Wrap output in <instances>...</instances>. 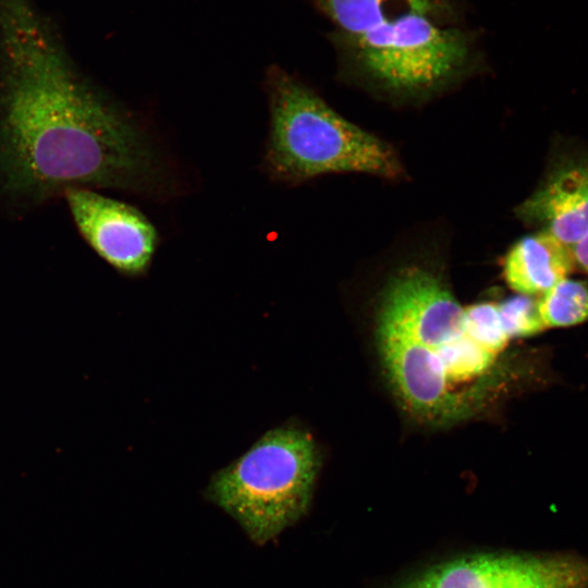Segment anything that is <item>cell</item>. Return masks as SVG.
Returning a JSON list of instances; mask_svg holds the SVG:
<instances>
[{
    "mask_svg": "<svg viewBox=\"0 0 588 588\" xmlns=\"http://www.w3.org/2000/svg\"><path fill=\"white\" fill-rule=\"evenodd\" d=\"M0 173L9 191L35 197L175 191L147 128L79 73L33 0H0Z\"/></svg>",
    "mask_w": 588,
    "mask_h": 588,
    "instance_id": "6da1fadb",
    "label": "cell"
},
{
    "mask_svg": "<svg viewBox=\"0 0 588 588\" xmlns=\"http://www.w3.org/2000/svg\"><path fill=\"white\" fill-rule=\"evenodd\" d=\"M376 334L395 396L421 422H457L488 400L499 355L473 338L465 307L434 272L412 265L391 275Z\"/></svg>",
    "mask_w": 588,
    "mask_h": 588,
    "instance_id": "7a4b0ae2",
    "label": "cell"
},
{
    "mask_svg": "<svg viewBox=\"0 0 588 588\" xmlns=\"http://www.w3.org/2000/svg\"><path fill=\"white\" fill-rule=\"evenodd\" d=\"M269 132L262 169L273 182L294 186L329 173L356 172L399 179L394 149L350 122L314 89L279 65L264 79Z\"/></svg>",
    "mask_w": 588,
    "mask_h": 588,
    "instance_id": "3957f363",
    "label": "cell"
},
{
    "mask_svg": "<svg viewBox=\"0 0 588 588\" xmlns=\"http://www.w3.org/2000/svg\"><path fill=\"white\" fill-rule=\"evenodd\" d=\"M320 458L309 433L295 427L266 432L246 453L218 470L207 500L264 546L307 512Z\"/></svg>",
    "mask_w": 588,
    "mask_h": 588,
    "instance_id": "277c9868",
    "label": "cell"
},
{
    "mask_svg": "<svg viewBox=\"0 0 588 588\" xmlns=\"http://www.w3.org/2000/svg\"><path fill=\"white\" fill-rule=\"evenodd\" d=\"M344 68L399 98H421L460 79L471 66V33L413 11L358 35L330 34Z\"/></svg>",
    "mask_w": 588,
    "mask_h": 588,
    "instance_id": "5b68a950",
    "label": "cell"
},
{
    "mask_svg": "<svg viewBox=\"0 0 588 588\" xmlns=\"http://www.w3.org/2000/svg\"><path fill=\"white\" fill-rule=\"evenodd\" d=\"M401 588H588V561L556 554H473L433 565Z\"/></svg>",
    "mask_w": 588,
    "mask_h": 588,
    "instance_id": "8992f818",
    "label": "cell"
},
{
    "mask_svg": "<svg viewBox=\"0 0 588 588\" xmlns=\"http://www.w3.org/2000/svg\"><path fill=\"white\" fill-rule=\"evenodd\" d=\"M63 195L78 232L99 257L127 275L148 269L159 237L139 209L88 187H70Z\"/></svg>",
    "mask_w": 588,
    "mask_h": 588,
    "instance_id": "52a82bcc",
    "label": "cell"
},
{
    "mask_svg": "<svg viewBox=\"0 0 588 588\" xmlns=\"http://www.w3.org/2000/svg\"><path fill=\"white\" fill-rule=\"evenodd\" d=\"M517 212L573 248L588 232V160L558 166Z\"/></svg>",
    "mask_w": 588,
    "mask_h": 588,
    "instance_id": "ba28073f",
    "label": "cell"
},
{
    "mask_svg": "<svg viewBox=\"0 0 588 588\" xmlns=\"http://www.w3.org/2000/svg\"><path fill=\"white\" fill-rule=\"evenodd\" d=\"M574 266L573 249L541 230L511 247L504 258L503 274L513 291L534 296L567 279Z\"/></svg>",
    "mask_w": 588,
    "mask_h": 588,
    "instance_id": "9c48e42d",
    "label": "cell"
},
{
    "mask_svg": "<svg viewBox=\"0 0 588 588\" xmlns=\"http://www.w3.org/2000/svg\"><path fill=\"white\" fill-rule=\"evenodd\" d=\"M340 35H358L413 11L452 24L453 0H313Z\"/></svg>",
    "mask_w": 588,
    "mask_h": 588,
    "instance_id": "30bf717a",
    "label": "cell"
},
{
    "mask_svg": "<svg viewBox=\"0 0 588 588\" xmlns=\"http://www.w3.org/2000/svg\"><path fill=\"white\" fill-rule=\"evenodd\" d=\"M537 306L546 328L581 323L588 320V285L565 279L543 293Z\"/></svg>",
    "mask_w": 588,
    "mask_h": 588,
    "instance_id": "8fae6325",
    "label": "cell"
},
{
    "mask_svg": "<svg viewBox=\"0 0 588 588\" xmlns=\"http://www.w3.org/2000/svg\"><path fill=\"white\" fill-rule=\"evenodd\" d=\"M467 327L483 347L500 355L511 340L503 327L499 303L483 302L465 307Z\"/></svg>",
    "mask_w": 588,
    "mask_h": 588,
    "instance_id": "7c38bea8",
    "label": "cell"
},
{
    "mask_svg": "<svg viewBox=\"0 0 588 588\" xmlns=\"http://www.w3.org/2000/svg\"><path fill=\"white\" fill-rule=\"evenodd\" d=\"M499 310L510 339L534 335L546 329L537 301L531 296L518 295L499 303Z\"/></svg>",
    "mask_w": 588,
    "mask_h": 588,
    "instance_id": "4fadbf2b",
    "label": "cell"
},
{
    "mask_svg": "<svg viewBox=\"0 0 588 588\" xmlns=\"http://www.w3.org/2000/svg\"><path fill=\"white\" fill-rule=\"evenodd\" d=\"M572 249L575 264L588 272V232Z\"/></svg>",
    "mask_w": 588,
    "mask_h": 588,
    "instance_id": "5bb4252c",
    "label": "cell"
}]
</instances>
